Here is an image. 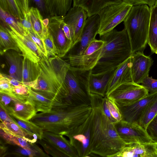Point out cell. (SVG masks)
<instances>
[{
	"instance_id": "47",
	"label": "cell",
	"mask_w": 157,
	"mask_h": 157,
	"mask_svg": "<svg viewBox=\"0 0 157 157\" xmlns=\"http://www.w3.org/2000/svg\"><path fill=\"white\" fill-rule=\"evenodd\" d=\"M101 104L103 111L106 116L113 123H115L117 122V121L113 117L110 112L107 103V97L106 96L102 97Z\"/></svg>"
},
{
	"instance_id": "50",
	"label": "cell",
	"mask_w": 157,
	"mask_h": 157,
	"mask_svg": "<svg viewBox=\"0 0 157 157\" xmlns=\"http://www.w3.org/2000/svg\"><path fill=\"white\" fill-rule=\"evenodd\" d=\"M33 2L36 7L40 10V13L44 14L47 13L46 7L44 0H30Z\"/></svg>"
},
{
	"instance_id": "26",
	"label": "cell",
	"mask_w": 157,
	"mask_h": 157,
	"mask_svg": "<svg viewBox=\"0 0 157 157\" xmlns=\"http://www.w3.org/2000/svg\"><path fill=\"white\" fill-rule=\"evenodd\" d=\"M47 13L50 16L64 17L71 8L73 0H44Z\"/></svg>"
},
{
	"instance_id": "45",
	"label": "cell",
	"mask_w": 157,
	"mask_h": 157,
	"mask_svg": "<svg viewBox=\"0 0 157 157\" xmlns=\"http://www.w3.org/2000/svg\"><path fill=\"white\" fill-rule=\"evenodd\" d=\"M29 86L25 84L17 86H13V91L16 94L21 95H27L29 94Z\"/></svg>"
},
{
	"instance_id": "54",
	"label": "cell",
	"mask_w": 157,
	"mask_h": 157,
	"mask_svg": "<svg viewBox=\"0 0 157 157\" xmlns=\"http://www.w3.org/2000/svg\"><path fill=\"white\" fill-rule=\"evenodd\" d=\"M155 148L156 149V154L157 157V141L155 142Z\"/></svg>"
},
{
	"instance_id": "17",
	"label": "cell",
	"mask_w": 157,
	"mask_h": 157,
	"mask_svg": "<svg viewBox=\"0 0 157 157\" xmlns=\"http://www.w3.org/2000/svg\"><path fill=\"white\" fill-rule=\"evenodd\" d=\"M104 43V41L95 39L90 42L81 55H68L64 57L67 59V62L71 66L85 70H90L95 52L102 48Z\"/></svg>"
},
{
	"instance_id": "38",
	"label": "cell",
	"mask_w": 157,
	"mask_h": 157,
	"mask_svg": "<svg viewBox=\"0 0 157 157\" xmlns=\"http://www.w3.org/2000/svg\"><path fill=\"white\" fill-rule=\"evenodd\" d=\"M43 38L48 57L58 55V51L52 36L49 32L48 26L43 27Z\"/></svg>"
},
{
	"instance_id": "29",
	"label": "cell",
	"mask_w": 157,
	"mask_h": 157,
	"mask_svg": "<svg viewBox=\"0 0 157 157\" xmlns=\"http://www.w3.org/2000/svg\"><path fill=\"white\" fill-rule=\"evenodd\" d=\"M0 128L7 133L22 138L29 143H35L37 141L32 138L19 125L14 123L6 121L1 122Z\"/></svg>"
},
{
	"instance_id": "30",
	"label": "cell",
	"mask_w": 157,
	"mask_h": 157,
	"mask_svg": "<svg viewBox=\"0 0 157 157\" xmlns=\"http://www.w3.org/2000/svg\"><path fill=\"white\" fill-rule=\"evenodd\" d=\"M0 47L1 55L10 50L18 52L20 51L14 40L1 25L0 28Z\"/></svg>"
},
{
	"instance_id": "35",
	"label": "cell",
	"mask_w": 157,
	"mask_h": 157,
	"mask_svg": "<svg viewBox=\"0 0 157 157\" xmlns=\"http://www.w3.org/2000/svg\"><path fill=\"white\" fill-rule=\"evenodd\" d=\"M0 18L1 21L12 27L21 34L25 35L27 34V31L23 28L19 21L0 7Z\"/></svg>"
},
{
	"instance_id": "27",
	"label": "cell",
	"mask_w": 157,
	"mask_h": 157,
	"mask_svg": "<svg viewBox=\"0 0 157 157\" xmlns=\"http://www.w3.org/2000/svg\"><path fill=\"white\" fill-rule=\"evenodd\" d=\"M151 9V16L147 43L151 51L157 54V6Z\"/></svg>"
},
{
	"instance_id": "31",
	"label": "cell",
	"mask_w": 157,
	"mask_h": 157,
	"mask_svg": "<svg viewBox=\"0 0 157 157\" xmlns=\"http://www.w3.org/2000/svg\"><path fill=\"white\" fill-rule=\"evenodd\" d=\"M13 155L18 156H28L29 157H47L49 156L46 154L38 146L34 144L31 148H23L18 146L11 151H8L5 156L7 155Z\"/></svg>"
},
{
	"instance_id": "5",
	"label": "cell",
	"mask_w": 157,
	"mask_h": 157,
	"mask_svg": "<svg viewBox=\"0 0 157 157\" xmlns=\"http://www.w3.org/2000/svg\"><path fill=\"white\" fill-rule=\"evenodd\" d=\"M151 9L147 5L133 6L124 21L132 53L143 52L147 43Z\"/></svg>"
},
{
	"instance_id": "12",
	"label": "cell",
	"mask_w": 157,
	"mask_h": 157,
	"mask_svg": "<svg viewBox=\"0 0 157 157\" xmlns=\"http://www.w3.org/2000/svg\"><path fill=\"white\" fill-rule=\"evenodd\" d=\"M2 22L6 26L2 25L14 40L23 57L34 62H38L43 56L27 32L26 35H22L12 27Z\"/></svg>"
},
{
	"instance_id": "7",
	"label": "cell",
	"mask_w": 157,
	"mask_h": 157,
	"mask_svg": "<svg viewBox=\"0 0 157 157\" xmlns=\"http://www.w3.org/2000/svg\"><path fill=\"white\" fill-rule=\"evenodd\" d=\"M91 71L70 66L65 79L69 91L68 101L76 104H90L89 78Z\"/></svg>"
},
{
	"instance_id": "9",
	"label": "cell",
	"mask_w": 157,
	"mask_h": 157,
	"mask_svg": "<svg viewBox=\"0 0 157 157\" xmlns=\"http://www.w3.org/2000/svg\"><path fill=\"white\" fill-rule=\"evenodd\" d=\"M149 94L141 85L131 82L118 86L105 96L113 100L117 107H121L132 104Z\"/></svg>"
},
{
	"instance_id": "3",
	"label": "cell",
	"mask_w": 157,
	"mask_h": 157,
	"mask_svg": "<svg viewBox=\"0 0 157 157\" xmlns=\"http://www.w3.org/2000/svg\"><path fill=\"white\" fill-rule=\"evenodd\" d=\"M38 63L40 73L38 78L23 84L47 98L60 103L67 100L69 91L65 79L70 65L57 55L42 57Z\"/></svg>"
},
{
	"instance_id": "23",
	"label": "cell",
	"mask_w": 157,
	"mask_h": 157,
	"mask_svg": "<svg viewBox=\"0 0 157 157\" xmlns=\"http://www.w3.org/2000/svg\"><path fill=\"white\" fill-rule=\"evenodd\" d=\"M122 2L121 0H73V6L82 8L89 17L98 14L102 9L107 6Z\"/></svg>"
},
{
	"instance_id": "55",
	"label": "cell",
	"mask_w": 157,
	"mask_h": 157,
	"mask_svg": "<svg viewBox=\"0 0 157 157\" xmlns=\"http://www.w3.org/2000/svg\"><path fill=\"white\" fill-rule=\"evenodd\" d=\"M155 5L157 6V0H156V3Z\"/></svg>"
},
{
	"instance_id": "53",
	"label": "cell",
	"mask_w": 157,
	"mask_h": 157,
	"mask_svg": "<svg viewBox=\"0 0 157 157\" xmlns=\"http://www.w3.org/2000/svg\"><path fill=\"white\" fill-rule=\"evenodd\" d=\"M8 150L7 147L5 146L1 141L0 142V157L5 156V155Z\"/></svg>"
},
{
	"instance_id": "21",
	"label": "cell",
	"mask_w": 157,
	"mask_h": 157,
	"mask_svg": "<svg viewBox=\"0 0 157 157\" xmlns=\"http://www.w3.org/2000/svg\"><path fill=\"white\" fill-rule=\"evenodd\" d=\"M115 157H157L155 143L127 144Z\"/></svg>"
},
{
	"instance_id": "34",
	"label": "cell",
	"mask_w": 157,
	"mask_h": 157,
	"mask_svg": "<svg viewBox=\"0 0 157 157\" xmlns=\"http://www.w3.org/2000/svg\"><path fill=\"white\" fill-rule=\"evenodd\" d=\"M0 7L20 21L24 15L15 0H0Z\"/></svg>"
},
{
	"instance_id": "10",
	"label": "cell",
	"mask_w": 157,
	"mask_h": 157,
	"mask_svg": "<svg viewBox=\"0 0 157 157\" xmlns=\"http://www.w3.org/2000/svg\"><path fill=\"white\" fill-rule=\"evenodd\" d=\"M114 125L118 135L127 144L155 142L146 130L138 123L121 120L115 123Z\"/></svg>"
},
{
	"instance_id": "37",
	"label": "cell",
	"mask_w": 157,
	"mask_h": 157,
	"mask_svg": "<svg viewBox=\"0 0 157 157\" xmlns=\"http://www.w3.org/2000/svg\"><path fill=\"white\" fill-rule=\"evenodd\" d=\"M0 136L7 144L23 148H31L34 143H31L25 139L20 137L7 133L0 128Z\"/></svg>"
},
{
	"instance_id": "49",
	"label": "cell",
	"mask_w": 157,
	"mask_h": 157,
	"mask_svg": "<svg viewBox=\"0 0 157 157\" xmlns=\"http://www.w3.org/2000/svg\"><path fill=\"white\" fill-rule=\"evenodd\" d=\"M15 0L24 15L25 13L29 12V0Z\"/></svg>"
},
{
	"instance_id": "46",
	"label": "cell",
	"mask_w": 157,
	"mask_h": 157,
	"mask_svg": "<svg viewBox=\"0 0 157 157\" xmlns=\"http://www.w3.org/2000/svg\"><path fill=\"white\" fill-rule=\"evenodd\" d=\"M0 78L4 80L13 86L24 84L22 82L18 81L9 75H7L1 72L0 73Z\"/></svg>"
},
{
	"instance_id": "48",
	"label": "cell",
	"mask_w": 157,
	"mask_h": 157,
	"mask_svg": "<svg viewBox=\"0 0 157 157\" xmlns=\"http://www.w3.org/2000/svg\"><path fill=\"white\" fill-rule=\"evenodd\" d=\"M0 118L1 122L6 121L13 122L17 124L14 118L8 114L1 107H0Z\"/></svg>"
},
{
	"instance_id": "32",
	"label": "cell",
	"mask_w": 157,
	"mask_h": 157,
	"mask_svg": "<svg viewBox=\"0 0 157 157\" xmlns=\"http://www.w3.org/2000/svg\"><path fill=\"white\" fill-rule=\"evenodd\" d=\"M157 115V98L150 103L141 115L138 124L146 130L150 122Z\"/></svg>"
},
{
	"instance_id": "44",
	"label": "cell",
	"mask_w": 157,
	"mask_h": 157,
	"mask_svg": "<svg viewBox=\"0 0 157 157\" xmlns=\"http://www.w3.org/2000/svg\"><path fill=\"white\" fill-rule=\"evenodd\" d=\"M24 29L27 31L34 32L30 19L29 12L25 13L24 18L19 21Z\"/></svg>"
},
{
	"instance_id": "43",
	"label": "cell",
	"mask_w": 157,
	"mask_h": 157,
	"mask_svg": "<svg viewBox=\"0 0 157 157\" xmlns=\"http://www.w3.org/2000/svg\"><path fill=\"white\" fill-rule=\"evenodd\" d=\"M132 6L145 4L148 6L150 8L152 7L156 3V0H121Z\"/></svg>"
},
{
	"instance_id": "13",
	"label": "cell",
	"mask_w": 157,
	"mask_h": 157,
	"mask_svg": "<svg viewBox=\"0 0 157 157\" xmlns=\"http://www.w3.org/2000/svg\"><path fill=\"white\" fill-rule=\"evenodd\" d=\"M100 26V20L98 14L88 17L83 29L80 41L70 51L68 55H81L89 44L95 39Z\"/></svg>"
},
{
	"instance_id": "24",
	"label": "cell",
	"mask_w": 157,
	"mask_h": 157,
	"mask_svg": "<svg viewBox=\"0 0 157 157\" xmlns=\"http://www.w3.org/2000/svg\"><path fill=\"white\" fill-rule=\"evenodd\" d=\"M18 52L13 50L8 51L4 54L9 66V75L22 82L24 57L22 54Z\"/></svg>"
},
{
	"instance_id": "1",
	"label": "cell",
	"mask_w": 157,
	"mask_h": 157,
	"mask_svg": "<svg viewBox=\"0 0 157 157\" xmlns=\"http://www.w3.org/2000/svg\"><path fill=\"white\" fill-rule=\"evenodd\" d=\"M92 112L91 104H76L66 100L48 112L36 113L30 121L43 131L69 138L90 117Z\"/></svg>"
},
{
	"instance_id": "22",
	"label": "cell",
	"mask_w": 157,
	"mask_h": 157,
	"mask_svg": "<svg viewBox=\"0 0 157 157\" xmlns=\"http://www.w3.org/2000/svg\"><path fill=\"white\" fill-rule=\"evenodd\" d=\"M115 69L100 74H94L91 71L89 78L90 94H95L105 97L109 82Z\"/></svg>"
},
{
	"instance_id": "40",
	"label": "cell",
	"mask_w": 157,
	"mask_h": 157,
	"mask_svg": "<svg viewBox=\"0 0 157 157\" xmlns=\"http://www.w3.org/2000/svg\"><path fill=\"white\" fill-rule=\"evenodd\" d=\"M141 84L149 94L157 93V79H153L148 75L143 79Z\"/></svg>"
},
{
	"instance_id": "33",
	"label": "cell",
	"mask_w": 157,
	"mask_h": 157,
	"mask_svg": "<svg viewBox=\"0 0 157 157\" xmlns=\"http://www.w3.org/2000/svg\"><path fill=\"white\" fill-rule=\"evenodd\" d=\"M29 13L34 32L42 39L43 19L40 11L36 7H32L29 8Z\"/></svg>"
},
{
	"instance_id": "41",
	"label": "cell",
	"mask_w": 157,
	"mask_h": 157,
	"mask_svg": "<svg viewBox=\"0 0 157 157\" xmlns=\"http://www.w3.org/2000/svg\"><path fill=\"white\" fill-rule=\"evenodd\" d=\"M107 103L113 117L117 122L121 121L122 117L121 114L119 109L114 101L107 97Z\"/></svg>"
},
{
	"instance_id": "16",
	"label": "cell",
	"mask_w": 157,
	"mask_h": 157,
	"mask_svg": "<svg viewBox=\"0 0 157 157\" xmlns=\"http://www.w3.org/2000/svg\"><path fill=\"white\" fill-rule=\"evenodd\" d=\"M157 98V93L149 94L143 98L129 105L117 107L121 114L122 120L138 124L144 111L151 102Z\"/></svg>"
},
{
	"instance_id": "15",
	"label": "cell",
	"mask_w": 157,
	"mask_h": 157,
	"mask_svg": "<svg viewBox=\"0 0 157 157\" xmlns=\"http://www.w3.org/2000/svg\"><path fill=\"white\" fill-rule=\"evenodd\" d=\"M91 116L69 138L79 157H90L91 154L90 149Z\"/></svg>"
},
{
	"instance_id": "11",
	"label": "cell",
	"mask_w": 157,
	"mask_h": 157,
	"mask_svg": "<svg viewBox=\"0 0 157 157\" xmlns=\"http://www.w3.org/2000/svg\"><path fill=\"white\" fill-rule=\"evenodd\" d=\"M48 29L52 36L58 51V55L64 57L73 47L72 42L65 36L62 29L63 17L50 16Z\"/></svg>"
},
{
	"instance_id": "4",
	"label": "cell",
	"mask_w": 157,
	"mask_h": 157,
	"mask_svg": "<svg viewBox=\"0 0 157 157\" xmlns=\"http://www.w3.org/2000/svg\"><path fill=\"white\" fill-rule=\"evenodd\" d=\"M100 37L105 43L99 60L91 70L94 74H102L116 69L132 54L124 28L121 31L114 29Z\"/></svg>"
},
{
	"instance_id": "52",
	"label": "cell",
	"mask_w": 157,
	"mask_h": 157,
	"mask_svg": "<svg viewBox=\"0 0 157 157\" xmlns=\"http://www.w3.org/2000/svg\"><path fill=\"white\" fill-rule=\"evenodd\" d=\"M62 29L66 37L72 42V38L70 28L68 25L63 21Z\"/></svg>"
},
{
	"instance_id": "8",
	"label": "cell",
	"mask_w": 157,
	"mask_h": 157,
	"mask_svg": "<svg viewBox=\"0 0 157 157\" xmlns=\"http://www.w3.org/2000/svg\"><path fill=\"white\" fill-rule=\"evenodd\" d=\"M132 6L122 1L102 9L98 14L100 20L99 36L113 30L124 21Z\"/></svg>"
},
{
	"instance_id": "28",
	"label": "cell",
	"mask_w": 157,
	"mask_h": 157,
	"mask_svg": "<svg viewBox=\"0 0 157 157\" xmlns=\"http://www.w3.org/2000/svg\"><path fill=\"white\" fill-rule=\"evenodd\" d=\"M40 73L38 62L35 63L24 57L22 82H28L36 80Z\"/></svg>"
},
{
	"instance_id": "2",
	"label": "cell",
	"mask_w": 157,
	"mask_h": 157,
	"mask_svg": "<svg viewBox=\"0 0 157 157\" xmlns=\"http://www.w3.org/2000/svg\"><path fill=\"white\" fill-rule=\"evenodd\" d=\"M102 96L90 93L92 108L90 149L91 154L115 157L127 145L118 135L114 123L106 116L101 104Z\"/></svg>"
},
{
	"instance_id": "20",
	"label": "cell",
	"mask_w": 157,
	"mask_h": 157,
	"mask_svg": "<svg viewBox=\"0 0 157 157\" xmlns=\"http://www.w3.org/2000/svg\"><path fill=\"white\" fill-rule=\"evenodd\" d=\"M131 67L130 56L115 69L109 82L106 95L115 88L123 84L133 82Z\"/></svg>"
},
{
	"instance_id": "25",
	"label": "cell",
	"mask_w": 157,
	"mask_h": 157,
	"mask_svg": "<svg viewBox=\"0 0 157 157\" xmlns=\"http://www.w3.org/2000/svg\"><path fill=\"white\" fill-rule=\"evenodd\" d=\"M28 96L33 103L37 112H48L56 105L61 103L45 97L33 90L30 87Z\"/></svg>"
},
{
	"instance_id": "36",
	"label": "cell",
	"mask_w": 157,
	"mask_h": 157,
	"mask_svg": "<svg viewBox=\"0 0 157 157\" xmlns=\"http://www.w3.org/2000/svg\"><path fill=\"white\" fill-rule=\"evenodd\" d=\"M14 119L17 124L33 139H34L33 136L35 135L37 136L38 140H41L43 138V131L42 129L31 121H23Z\"/></svg>"
},
{
	"instance_id": "51",
	"label": "cell",
	"mask_w": 157,
	"mask_h": 157,
	"mask_svg": "<svg viewBox=\"0 0 157 157\" xmlns=\"http://www.w3.org/2000/svg\"><path fill=\"white\" fill-rule=\"evenodd\" d=\"M13 86L4 80L0 78V90L13 91Z\"/></svg>"
},
{
	"instance_id": "18",
	"label": "cell",
	"mask_w": 157,
	"mask_h": 157,
	"mask_svg": "<svg viewBox=\"0 0 157 157\" xmlns=\"http://www.w3.org/2000/svg\"><path fill=\"white\" fill-rule=\"evenodd\" d=\"M131 71L133 81L141 84L143 79L149 75V72L153 63L152 59L138 51L131 56Z\"/></svg>"
},
{
	"instance_id": "39",
	"label": "cell",
	"mask_w": 157,
	"mask_h": 157,
	"mask_svg": "<svg viewBox=\"0 0 157 157\" xmlns=\"http://www.w3.org/2000/svg\"><path fill=\"white\" fill-rule=\"evenodd\" d=\"M27 32L38 47L42 56L48 57L43 39L34 32L27 31Z\"/></svg>"
},
{
	"instance_id": "19",
	"label": "cell",
	"mask_w": 157,
	"mask_h": 157,
	"mask_svg": "<svg viewBox=\"0 0 157 157\" xmlns=\"http://www.w3.org/2000/svg\"><path fill=\"white\" fill-rule=\"evenodd\" d=\"M63 136L43 131V137L61 155V157H79L75 149Z\"/></svg>"
},
{
	"instance_id": "42",
	"label": "cell",
	"mask_w": 157,
	"mask_h": 157,
	"mask_svg": "<svg viewBox=\"0 0 157 157\" xmlns=\"http://www.w3.org/2000/svg\"><path fill=\"white\" fill-rule=\"evenodd\" d=\"M146 130L154 141H157V115L149 124Z\"/></svg>"
},
{
	"instance_id": "6",
	"label": "cell",
	"mask_w": 157,
	"mask_h": 157,
	"mask_svg": "<svg viewBox=\"0 0 157 157\" xmlns=\"http://www.w3.org/2000/svg\"><path fill=\"white\" fill-rule=\"evenodd\" d=\"M0 105L9 115L23 121L30 120L37 113L28 94L19 95L13 91L0 90Z\"/></svg>"
},
{
	"instance_id": "14",
	"label": "cell",
	"mask_w": 157,
	"mask_h": 157,
	"mask_svg": "<svg viewBox=\"0 0 157 157\" xmlns=\"http://www.w3.org/2000/svg\"><path fill=\"white\" fill-rule=\"evenodd\" d=\"M88 17L87 12L83 8L73 6L71 8L63 17L64 22L68 25L70 29L73 47L80 41L83 29Z\"/></svg>"
}]
</instances>
